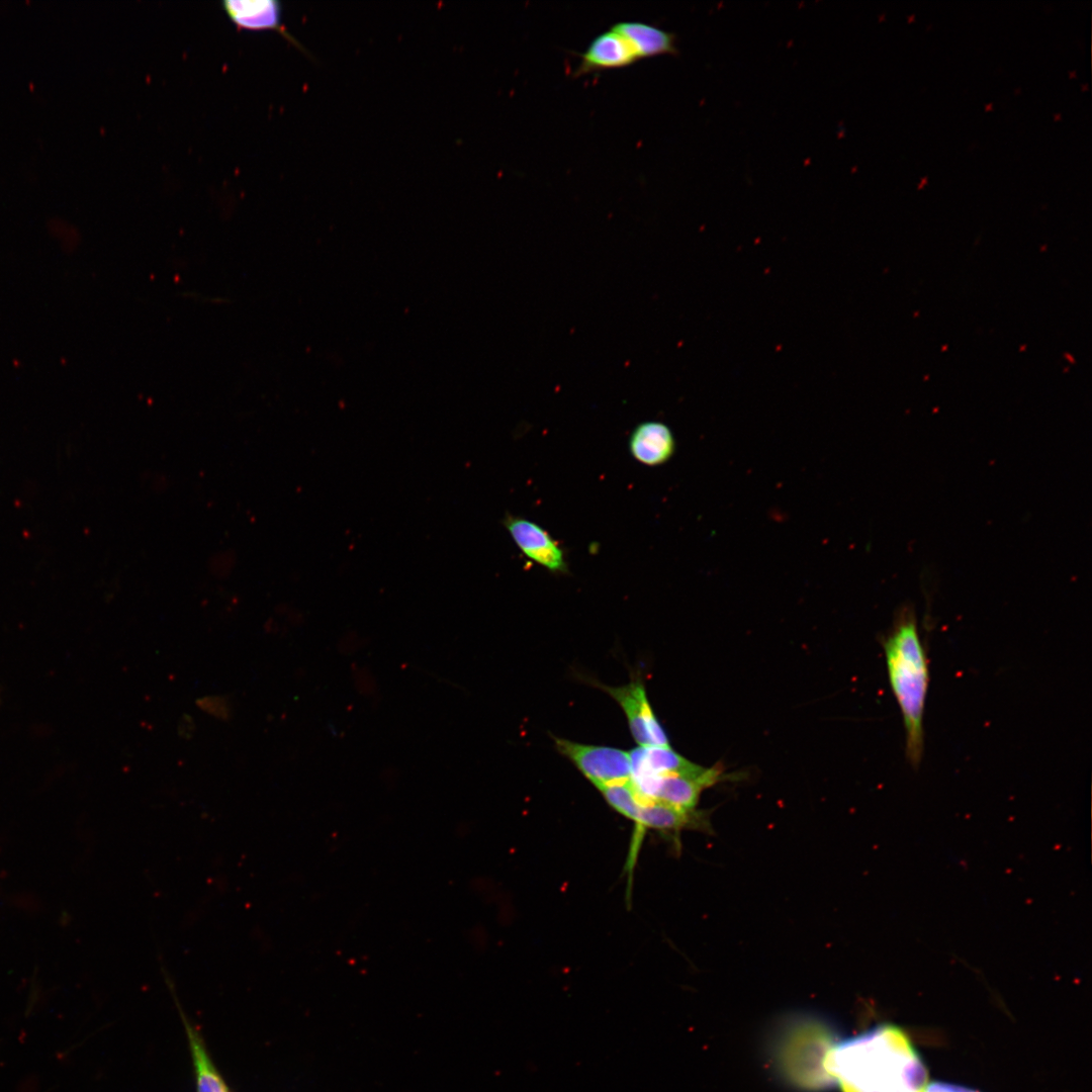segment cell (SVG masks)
Here are the masks:
<instances>
[{
  "mask_svg": "<svg viewBox=\"0 0 1092 1092\" xmlns=\"http://www.w3.org/2000/svg\"><path fill=\"white\" fill-rule=\"evenodd\" d=\"M824 1071L841 1092H919L927 1082L911 1039L890 1023L830 1044Z\"/></svg>",
  "mask_w": 1092,
  "mask_h": 1092,
  "instance_id": "6da1fadb",
  "label": "cell"
},
{
  "mask_svg": "<svg viewBox=\"0 0 1092 1092\" xmlns=\"http://www.w3.org/2000/svg\"><path fill=\"white\" fill-rule=\"evenodd\" d=\"M889 680L900 707L906 736V758L918 768L924 750V709L929 684L928 660L912 607H904L886 638Z\"/></svg>",
  "mask_w": 1092,
  "mask_h": 1092,
  "instance_id": "7a4b0ae2",
  "label": "cell"
},
{
  "mask_svg": "<svg viewBox=\"0 0 1092 1092\" xmlns=\"http://www.w3.org/2000/svg\"><path fill=\"white\" fill-rule=\"evenodd\" d=\"M553 741L558 752L569 759L595 787L630 779L628 751L558 737H553Z\"/></svg>",
  "mask_w": 1092,
  "mask_h": 1092,
  "instance_id": "3957f363",
  "label": "cell"
},
{
  "mask_svg": "<svg viewBox=\"0 0 1092 1092\" xmlns=\"http://www.w3.org/2000/svg\"><path fill=\"white\" fill-rule=\"evenodd\" d=\"M589 684L609 694L620 705L630 732L639 746L670 747L667 735L648 702L646 689L639 676L621 687H610L595 680H589Z\"/></svg>",
  "mask_w": 1092,
  "mask_h": 1092,
  "instance_id": "277c9868",
  "label": "cell"
},
{
  "mask_svg": "<svg viewBox=\"0 0 1092 1092\" xmlns=\"http://www.w3.org/2000/svg\"><path fill=\"white\" fill-rule=\"evenodd\" d=\"M503 525L529 559L551 572H567L568 565L563 550L540 525L511 514L505 517Z\"/></svg>",
  "mask_w": 1092,
  "mask_h": 1092,
  "instance_id": "5b68a950",
  "label": "cell"
},
{
  "mask_svg": "<svg viewBox=\"0 0 1092 1092\" xmlns=\"http://www.w3.org/2000/svg\"><path fill=\"white\" fill-rule=\"evenodd\" d=\"M221 9L239 28L258 31L275 30L300 51L301 43L282 23V5L277 0H223Z\"/></svg>",
  "mask_w": 1092,
  "mask_h": 1092,
  "instance_id": "8992f818",
  "label": "cell"
},
{
  "mask_svg": "<svg viewBox=\"0 0 1092 1092\" xmlns=\"http://www.w3.org/2000/svg\"><path fill=\"white\" fill-rule=\"evenodd\" d=\"M631 780L669 775L698 776L706 770L670 747L638 746L631 751Z\"/></svg>",
  "mask_w": 1092,
  "mask_h": 1092,
  "instance_id": "52a82bcc",
  "label": "cell"
},
{
  "mask_svg": "<svg viewBox=\"0 0 1092 1092\" xmlns=\"http://www.w3.org/2000/svg\"><path fill=\"white\" fill-rule=\"evenodd\" d=\"M637 57L627 40L614 29L595 37L585 52L576 74L628 67L637 61Z\"/></svg>",
  "mask_w": 1092,
  "mask_h": 1092,
  "instance_id": "ba28073f",
  "label": "cell"
},
{
  "mask_svg": "<svg viewBox=\"0 0 1092 1092\" xmlns=\"http://www.w3.org/2000/svg\"><path fill=\"white\" fill-rule=\"evenodd\" d=\"M675 441L669 427L658 421L639 424L631 433L629 450L639 462L656 466L665 463L673 455Z\"/></svg>",
  "mask_w": 1092,
  "mask_h": 1092,
  "instance_id": "9c48e42d",
  "label": "cell"
},
{
  "mask_svg": "<svg viewBox=\"0 0 1092 1092\" xmlns=\"http://www.w3.org/2000/svg\"><path fill=\"white\" fill-rule=\"evenodd\" d=\"M705 819L703 812L687 811L663 802L647 801L641 805L635 826L639 833L644 829L678 832L688 828L705 827L708 825Z\"/></svg>",
  "mask_w": 1092,
  "mask_h": 1092,
  "instance_id": "30bf717a",
  "label": "cell"
},
{
  "mask_svg": "<svg viewBox=\"0 0 1092 1092\" xmlns=\"http://www.w3.org/2000/svg\"><path fill=\"white\" fill-rule=\"evenodd\" d=\"M629 43L637 59L676 55V38L671 32L639 21H622L612 26Z\"/></svg>",
  "mask_w": 1092,
  "mask_h": 1092,
  "instance_id": "8fae6325",
  "label": "cell"
},
{
  "mask_svg": "<svg viewBox=\"0 0 1092 1092\" xmlns=\"http://www.w3.org/2000/svg\"><path fill=\"white\" fill-rule=\"evenodd\" d=\"M194 1069L197 1092H232L226 1082L215 1067L206 1049L203 1037L197 1027L187 1018L178 1004Z\"/></svg>",
  "mask_w": 1092,
  "mask_h": 1092,
  "instance_id": "7c38bea8",
  "label": "cell"
},
{
  "mask_svg": "<svg viewBox=\"0 0 1092 1092\" xmlns=\"http://www.w3.org/2000/svg\"><path fill=\"white\" fill-rule=\"evenodd\" d=\"M596 788L614 810L636 823L643 802L630 779Z\"/></svg>",
  "mask_w": 1092,
  "mask_h": 1092,
  "instance_id": "4fadbf2b",
  "label": "cell"
},
{
  "mask_svg": "<svg viewBox=\"0 0 1092 1092\" xmlns=\"http://www.w3.org/2000/svg\"><path fill=\"white\" fill-rule=\"evenodd\" d=\"M196 705L219 720L226 721L232 716V705L226 696H206L198 699Z\"/></svg>",
  "mask_w": 1092,
  "mask_h": 1092,
  "instance_id": "5bb4252c",
  "label": "cell"
},
{
  "mask_svg": "<svg viewBox=\"0 0 1092 1092\" xmlns=\"http://www.w3.org/2000/svg\"><path fill=\"white\" fill-rule=\"evenodd\" d=\"M919 1092H978V1091H975V1090H972V1089H969V1088H966V1087H963V1086L954 1085V1084L942 1083V1082H932V1083L926 1084Z\"/></svg>",
  "mask_w": 1092,
  "mask_h": 1092,
  "instance_id": "9a60e30c",
  "label": "cell"
},
{
  "mask_svg": "<svg viewBox=\"0 0 1092 1092\" xmlns=\"http://www.w3.org/2000/svg\"><path fill=\"white\" fill-rule=\"evenodd\" d=\"M178 735L183 739H190L195 732V723L193 718L188 714H183L178 720Z\"/></svg>",
  "mask_w": 1092,
  "mask_h": 1092,
  "instance_id": "2e32d148",
  "label": "cell"
}]
</instances>
